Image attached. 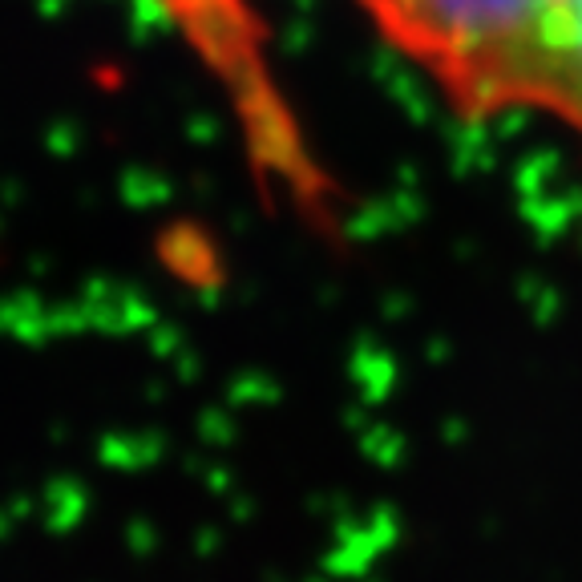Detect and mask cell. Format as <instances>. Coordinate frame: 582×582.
<instances>
[{"instance_id": "1", "label": "cell", "mask_w": 582, "mask_h": 582, "mask_svg": "<svg viewBox=\"0 0 582 582\" xmlns=\"http://www.w3.org/2000/svg\"><path fill=\"white\" fill-rule=\"evenodd\" d=\"M461 122L542 118L582 150V0H356Z\"/></svg>"}, {"instance_id": "2", "label": "cell", "mask_w": 582, "mask_h": 582, "mask_svg": "<svg viewBox=\"0 0 582 582\" xmlns=\"http://www.w3.org/2000/svg\"><path fill=\"white\" fill-rule=\"evenodd\" d=\"M223 102L263 203L316 235L340 231L344 194L296 110L259 0H142Z\"/></svg>"}]
</instances>
